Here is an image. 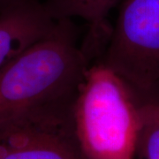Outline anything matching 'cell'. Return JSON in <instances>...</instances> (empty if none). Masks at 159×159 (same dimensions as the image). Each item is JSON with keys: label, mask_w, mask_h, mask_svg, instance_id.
Wrapping results in <instances>:
<instances>
[{"label": "cell", "mask_w": 159, "mask_h": 159, "mask_svg": "<svg viewBox=\"0 0 159 159\" xmlns=\"http://www.w3.org/2000/svg\"><path fill=\"white\" fill-rule=\"evenodd\" d=\"M90 65L73 20H57L46 36L0 69V123L29 109L73 98Z\"/></svg>", "instance_id": "6da1fadb"}, {"label": "cell", "mask_w": 159, "mask_h": 159, "mask_svg": "<svg viewBox=\"0 0 159 159\" xmlns=\"http://www.w3.org/2000/svg\"><path fill=\"white\" fill-rule=\"evenodd\" d=\"M142 98L100 59L91 64L75 93L71 116L86 159H134Z\"/></svg>", "instance_id": "7a4b0ae2"}, {"label": "cell", "mask_w": 159, "mask_h": 159, "mask_svg": "<svg viewBox=\"0 0 159 159\" xmlns=\"http://www.w3.org/2000/svg\"><path fill=\"white\" fill-rule=\"evenodd\" d=\"M142 99L159 96V0H125L100 58Z\"/></svg>", "instance_id": "3957f363"}, {"label": "cell", "mask_w": 159, "mask_h": 159, "mask_svg": "<svg viewBox=\"0 0 159 159\" xmlns=\"http://www.w3.org/2000/svg\"><path fill=\"white\" fill-rule=\"evenodd\" d=\"M74 97L29 109L1 122L0 159H86L72 121Z\"/></svg>", "instance_id": "277c9868"}, {"label": "cell", "mask_w": 159, "mask_h": 159, "mask_svg": "<svg viewBox=\"0 0 159 159\" xmlns=\"http://www.w3.org/2000/svg\"><path fill=\"white\" fill-rule=\"evenodd\" d=\"M56 21L39 0H20L0 11V69L51 32Z\"/></svg>", "instance_id": "5b68a950"}, {"label": "cell", "mask_w": 159, "mask_h": 159, "mask_svg": "<svg viewBox=\"0 0 159 159\" xmlns=\"http://www.w3.org/2000/svg\"><path fill=\"white\" fill-rule=\"evenodd\" d=\"M119 0H45L47 10L55 20L74 18L84 20L89 32L81 45L91 60L102 57L108 44L112 28L108 15Z\"/></svg>", "instance_id": "8992f818"}, {"label": "cell", "mask_w": 159, "mask_h": 159, "mask_svg": "<svg viewBox=\"0 0 159 159\" xmlns=\"http://www.w3.org/2000/svg\"><path fill=\"white\" fill-rule=\"evenodd\" d=\"M138 159H159V96L142 99Z\"/></svg>", "instance_id": "52a82bcc"}, {"label": "cell", "mask_w": 159, "mask_h": 159, "mask_svg": "<svg viewBox=\"0 0 159 159\" xmlns=\"http://www.w3.org/2000/svg\"><path fill=\"white\" fill-rule=\"evenodd\" d=\"M18 1H20V0H0V11L7 6H11V4L16 3Z\"/></svg>", "instance_id": "ba28073f"}]
</instances>
